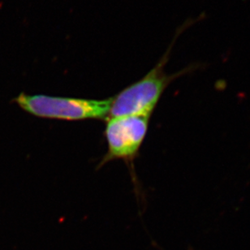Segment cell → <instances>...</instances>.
<instances>
[{
  "instance_id": "3",
  "label": "cell",
  "mask_w": 250,
  "mask_h": 250,
  "mask_svg": "<svg viewBox=\"0 0 250 250\" xmlns=\"http://www.w3.org/2000/svg\"><path fill=\"white\" fill-rule=\"evenodd\" d=\"M151 116H127L106 119V137L108 149L99 167L114 159L132 160L144 142Z\"/></svg>"
},
{
  "instance_id": "1",
  "label": "cell",
  "mask_w": 250,
  "mask_h": 250,
  "mask_svg": "<svg viewBox=\"0 0 250 250\" xmlns=\"http://www.w3.org/2000/svg\"><path fill=\"white\" fill-rule=\"evenodd\" d=\"M194 23L195 21H189L180 27L172 42L158 63L142 79L130 84L116 96L112 97L108 118L127 116H151L159 99L171 82L184 75L194 72L202 66L197 63L189 65L171 75L165 72V66L168 62L172 47L179 35Z\"/></svg>"
},
{
  "instance_id": "2",
  "label": "cell",
  "mask_w": 250,
  "mask_h": 250,
  "mask_svg": "<svg viewBox=\"0 0 250 250\" xmlns=\"http://www.w3.org/2000/svg\"><path fill=\"white\" fill-rule=\"evenodd\" d=\"M14 102L27 113L39 118L76 121L108 118L112 98L94 100L21 93Z\"/></svg>"
}]
</instances>
